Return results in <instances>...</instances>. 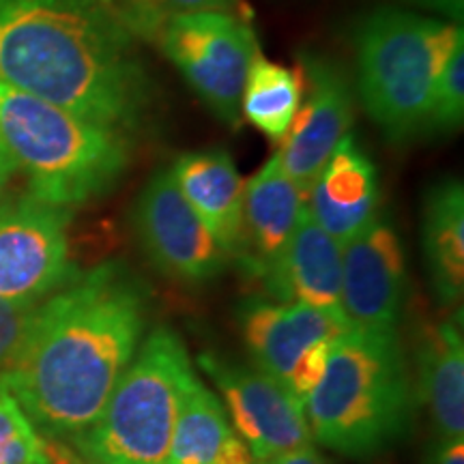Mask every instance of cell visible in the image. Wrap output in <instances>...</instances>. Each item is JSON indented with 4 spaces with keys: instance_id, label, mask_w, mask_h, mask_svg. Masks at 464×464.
<instances>
[{
    "instance_id": "cell-18",
    "label": "cell",
    "mask_w": 464,
    "mask_h": 464,
    "mask_svg": "<svg viewBox=\"0 0 464 464\" xmlns=\"http://www.w3.org/2000/svg\"><path fill=\"white\" fill-rule=\"evenodd\" d=\"M274 301H299L329 314H342V246L329 237L307 207L280 269L265 284ZM346 318V316H344Z\"/></svg>"
},
{
    "instance_id": "cell-3",
    "label": "cell",
    "mask_w": 464,
    "mask_h": 464,
    "mask_svg": "<svg viewBox=\"0 0 464 464\" xmlns=\"http://www.w3.org/2000/svg\"><path fill=\"white\" fill-rule=\"evenodd\" d=\"M417 396L398 329L351 327L304 404L312 440L353 460H372L413 430Z\"/></svg>"
},
{
    "instance_id": "cell-1",
    "label": "cell",
    "mask_w": 464,
    "mask_h": 464,
    "mask_svg": "<svg viewBox=\"0 0 464 464\" xmlns=\"http://www.w3.org/2000/svg\"><path fill=\"white\" fill-rule=\"evenodd\" d=\"M150 293L121 260L92 266L37 305L0 376L39 434L84 432L149 334Z\"/></svg>"
},
{
    "instance_id": "cell-20",
    "label": "cell",
    "mask_w": 464,
    "mask_h": 464,
    "mask_svg": "<svg viewBox=\"0 0 464 464\" xmlns=\"http://www.w3.org/2000/svg\"><path fill=\"white\" fill-rule=\"evenodd\" d=\"M168 464H256L230 426L222 400L196 374L183 393Z\"/></svg>"
},
{
    "instance_id": "cell-9",
    "label": "cell",
    "mask_w": 464,
    "mask_h": 464,
    "mask_svg": "<svg viewBox=\"0 0 464 464\" xmlns=\"http://www.w3.org/2000/svg\"><path fill=\"white\" fill-rule=\"evenodd\" d=\"M131 226L149 263L183 286L211 284L230 263L183 198L170 168H161L144 183L133 205Z\"/></svg>"
},
{
    "instance_id": "cell-30",
    "label": "cell",
    "mask_w": 464,
    "mask_h": 464,
    "mask_svg": "<svg viewBox=\"0 0 464 464\" xmlns=\"http://www.w3.org/2000/svg\"><path fill=\"white\" fill-rule=\"evenodd\" d=\"M258 464H324V460L316 454V450L310 445V448L295 450V451H288V454L274 456V458H269V460H260Z\"/></svg>"
},
{
    "instance_id": "cell-22",
    "label": "cell",
    "mask_w": 464,
    "mask_h": 464,
    "mask_svg": "<svg viewBox=\"0 0 464 464\" xmlns=\"http://www.w3.org/2000/svg\"><path fill=\"white\" fill-rule=\"evenodd\" d=\"M45 437L0 381V464H45Z\"/></svg>"
},
{
    "instance_id": "cell-4",
    "label": "cell",
    "mask_w": 464,
    "mask_h": 464,
    "mask_svg": "<svg viewBox=\"0 0 464 464\" xmlns=\"http://www.w3.org/2000/svg\"><path fill=\"white\" fill-rule=\"evenodd\" d=\"M0 142L28 194L75 208L110 194L130 166V136L0 82Z\"/></svg>"
},
{
    "instance_id": "cell-23",
    "label": "cell",
    "mask_w": 464,
    "mask_h": 464,
    "mask_svg": "<svg viewBox=\"0 0 464 464\" xmlns=\"http://www.w3.org/2000/svg\"><path fill=\"white\" fill-rule=\"evenodd\" d=\"M464 121V39L440 69L432 91L426 131H454Z\"/></svg>"
},
{
    "instance_id": "cell-19",
    "label": "cell",
    "mask_w": 464,
    "mask_h": 464,
    "mask_svg": "<svg viewBox=\"0 0 464 464\" xmlns=\"http://www.w3.org/2000/svg\"><path fill=\"white\" fill-rule=\"evenodd\" d=\"M421 247L434 299L456 307L464 290V189L458 179H443L428 189Z\"/></svg>"
},
{
    "instance_id": "cell-11",
    "label": "cell",
    "mask_w": 464,
    "mask_h": 464,
    "mask_svg": "<svg viewBox=\"0 0 464 464\" xmlns=\"http://www.w3.org/2000/svg\"><path fill=\"white\" fill-rule=\"evenodd\" d=\"M301 103L277 160L307 198L335 147L351 133L355 119V91L340 63L321 54L301 58Z\"/></svg>"
},
{
    "instance_id": "cell-17",
    "label": "cell",
    "mask_w": 464,
    "mask_h": 464,
    "mask_svg": "<svg viewBox=\"0 0 464 464\" xmlns=\"http://www.w3.org/2000/svg\"><path fill=\"white\" fill-rule=\"evenodd\" d=\"M415 396L439 437H464V344L460 310L415 334Z\"/></svg>"
},
{
    "instance_id": "cell-28",
    "label": "cell",
    "mask_w": 464,
    "mask_h": 464,
    "mask_svg": "<svg viewBox=\"0 0 464 464\" xmlns=\"http://www.w3.org/2000/svg\"><path fill=\"white\" fill-rule=\"evenodd\" d=\"M402 3L450 17L451 24H462L464 0H402Z\"/></svg>"
},
{
    "instance_id": "cell-12",
    "label": "cell",
    "mask_w": 464,
    "mask_h": 464,
    "mask_svg": "<svg viewBox=\"0 0 464 464\" xmlns=\"http://www.w3.org/2000/svg\"><path fill=\"white\" fill-rule=\"evenodd\" d=\"M409 276L402 241L381 216L342 243V314L357 329L392 332L402 323Z\"/></svg>"
},
{
    "instance_id": "cell-26",
    "label": "cell",
    "mask_w": 464,
    "mask_h": 464,
    "mask_svg": "<svg viewBox=\"0 0 464 464\" xmlns=\"http://www.w3.org/2000/svg\"><path fill=\"white\" fill-rule=\"evenodd\" d=\"M166 15L194 14V11H224L230 14L239 5V0H160Z\"/></svg>"
},
{
    "instance_id": "cell-5",
    "label": "cell",
    "mask_w": 464,
    "mask_h": 464,
    "mask_svg": "<svg viewBox=\"0 0 464 464\" xmlns=\"http://www.w3.org/2000/svg\"><path fill=\"white\" fill-rule=\"evenodd\" d=\"M464 39L462 26L413 11H370L355 31L357 92L365 114L390 142L426 131L432 91Z\"/></svg>"
},
{
    "instance_id": "cell-10",
    "label": "cell",
    "mask_w": 464,
    "mask_h": 464,
    "mask_svg": "<svg viewBox=\"0 0 464 464\" xmlns=\"http://www.w3.org/2000/svg\"><path fill=\"white\" fill-rule=\"evenodd\" d=\"M196 362L216 382L230 426L258 462L314 443L304 404L263 370L232 362L218 353H202Z\"/></svg>"
},
{
    "instance_id": "cell-16",
    "label": "cell",
    "mask_w": 464,
    "mask_h": 464,
    "mask_svg": "<svg viewBox=\"0 0 464 464\" xmlns=\"http://www.w3.org/2000/svg\"><path fill=\"white\" fill-rule=\"evenodd\" d=\"M183 198L228 258L243 252V183L235 160L224 149L185 153L170 168Z\"/></svg>"
},
{
    "instance_id": "cell-13",
    "label": "cell",
    "mask_w": 464,
    "mask_h": 464,
    "mask_svg": "<svg viewBox=\"0 0 464 464\" xmlns=\"http://www.w3.org/2000/svg\"><path fill=\"white\" fill-rule=\"evenodd\" d=\"M254 365L286 390L295 370L316 346L338 340L351 329L344 316L299 301L249 297L237 312Z\"/></svg>"
},
{
    "instance_id": "cell-29",
    "label": "cell",
    "mask_w": 464,
    "mask_h": 464,
    "mask_svg": "<svg viewBox=\"0 0 464 464\" xmlns=\"http://www.w3.org/2000/svg\"><path fill=\"white\" fill-rule=\"evenodd\" d=\"M45 448H48V460H45V464H89L63 440L45 439Z\"/></svg>"
},
{
    "instance_id": "cell-7",
    "label": "cell",
    "mask_w": 464,
    "mask_h": 464,
    "mask_svg": "<svg viewBox=\"0 0 464 464\" xmlns=\"http://www.w3.org/2000/svg\"><path fill=\"white\" fill-rule=\"evenodd\" d=\"M158 39L168 61L208 110L226 125H239L243 86L260 54L247 22L224 11L174 14L160 28Z\"/></svg>"
},
{
    "instance_id": "cell-27",
    "label": "cell",
    "mask_w": 464,
    "mask_h": 464,
    "mask_svg": "<svg viewBox=\"0 0 464 464\" xmlns=\"http://www.w3.org/2000/svg\"><path fill=\"white\" fill-rule=\"evenodd\" d=\"M428 464H464V437H439L428 454Z\"/></svg>"
},
{
    "instance_id": "cell-24",
    "label": "cell",
    "mask_w": 464,
    "mask_h": 464,
    "mask_svg": "<svg viewBox=\"0 0 464 464\" xmlns=\"http://www.w3.org/2000/svg\"><path fill=\"white\" fill-rule=\"evenodd\" d=\"M37 305H22L0 299V376L7 372L24 342Z\"/></svg>"
},
{
    "instance_id": "cell-2",
    "label": "cell",
    "mask_w": 464,
    "mask_h": 464,
    "mask_svg": "<svg viewBox=\"0 0 464 464\" xmlns=\"http://www.w3.org/2000/svg\"><path fill=\"white\" fill-rule=\"evenodd\" d=\"M0 82L125 136L153 106L133 33L92 0H0Z\"/></svg>"
},
{
    "instance_id": "cell-21",
    "label": "cell",
    "mask_w": 464,
    "mask_h": 464,
    "mask_svg": "<svg viewBox=\"0 0 464 464\" xmlns=\"http://www.w3.org/2000/svg\"><path fill=\"white\" fill-rule=\"evenodd\" d=\"M299 69L284 67L263 54L254 58L241 95V119L269 140L282 142L301 103Z\"/></svg>"
},
{
    "instance_id": "cell-25",
    "label": "cell",
    "mask_w": 464,
    "mask_h": 464,
    "mask_svg": "<svg viewBox=\"0 0 464 464\" xmlns=\"http://www.w3.org/2000/svg\"><path fill=\"white\" fill-rule=\"evenodd\" d=\"M168 20L160 0H125V15L121 22L130 28L133 34H149L158 37L160 28Z\"/></svg>"
},
{
    "instance_id": "cell-32",
    "label": "cell",
    "mask_w": 464,
    "mask_h": 464,
    "mask_svg": "<svg viewBox=\"0 0 464 464\" xmlns=\"http://www.w3.org/2000/svg\"><path fill=\"white\" fill-rule=\"evenodd\" d=\"M95 3H110V0H95Z\"/></svg>"
},
{
    "instance_id": "cell-6",
    "label": "cell",
    "mask_w": 464,
    "mask_h": 464,
    "mask_svg": "<svg viewBox=\"0 0 464 464\" xmlns=\"http://www.w3.org/2000/svg\"><path fill=\"white\" fill-rule=\"evenodd\" d=\"M194 374L181 335L160 324L144 335L97 420L67 445L89 464H168L174 423Z\"/></svg>"
},
{
    "instance_id": "cell-31",
    "label": "cell",
    "mask_w": 464,
    "mask_h": 464,
    "mask_svg": "<svg viewBox=\"0 0 464 464\" xmlns=\"http://www.w3.org/2000/svg\"><path fill=\"white\" fill-rule=\"evenodd\" d=\"M14 172H15L14 161H11L9 153H7V149H5V144L0 142V196H3L5 185L9 183L11 174H14Z\"/></svg>"
},
{
    "instance_id": "cell-15",
    "label": "cell",
    "mask_w": 464,
    "mask_h": 464,
    "mask_svg": "<svg viewBox=\"0 0 464 464\" xmlns=\"http://www.w3.org/2000/svg\"><path fill=\"white\" fill-rule=\"evenodd\" d=\"M305 207L312 219L340 246L381 216L379 172L353 133L327 160L307 194Z\"/></svg>"
},
{
    "instance_id": "cell-14",
    "label": "cell",
    "mask_w": 464,
    "mask_h": 464,
    "mask_svg": "<svg viewBox=\"0 0 464 464\" xmlns=\"http://www.w3.org/2000/svg\"><path fill=\"white\" fill-rule=\"evenodd\" d=\"M305 211V198L274 155L243 191V252L237 263L265 284L280 269Z\"/></svg>"
},
{
    "instance_id": "cell-8",
    "label": "cell",
    "mask_w": 464,
    "mask_h": 464,
    "mask_svg": "<svg viewBox=\"0 0 464 464\" xmlns=\"http://www.w3.org/2000/svg\"><path fill=\"white\" fill-rule=\"evenodd\" d=\"M73 208L26 194L0 202V299L39 305L80 274L72 258Z\"/></svg>"
}]
</instances>
